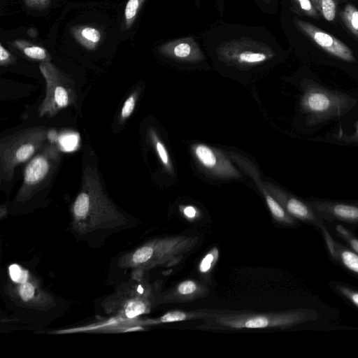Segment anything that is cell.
Segmentation results:
<instances>
[{
	"instance_id": "6da1fadb",
	"label": "cell",
	"mask_w": 358,
	"mask_h": 358,
	"mask_svg": "<svg viewBox=\"0 0 358 358\" xmlns=\"http://www.w3.org/2000/svg\"><path fill=\"white\" fill-rule=\"evenodd\" d=\"M72 213L75 228L84 234L117 228L124 221L105 193L97 170L91 166L83 171L81 189L73 203Z\"/></svg>"
},
{
	"instance_id": "7a4b0ae2",
	"label": "cell",
	"mask_w": 358,
	"mask_h": 358,
	"mask_svg": "<svg viewBox=\"0 0 358 358\" xmlns=\"http://www.w3.org/2000/svg\"><path fill=\"white\" fill-rule=\"evenodd\" d=\"M357 103V99L349 94L330 90L311 79H306L303 83L300 105L308 126L341 117Z\"/></svg>"
},
{
	"instance_id": "3957f363",
	"label": "cell",
	"mask_w": 358,
	"mask_h": 358,
	"mask_svg": "<svg viewBox=\"0 0 358 358\" xmlns=\"http://www.w3.org/2000/svg\"><path fill=\"white\" fill-rule=\"evenodd\" d=\"M48 132L44 127H29L1 140V182L12 180L15 169L34 156L46 144Z\"/></svg>"
},
{
	"instance_id": "277c9868",
	"label": "cell",
	"mask_w": 358,
	"mask_h": 358,
	"mask_svg": "<svg viewBox=\"0 0 358 358\" xmlns=\"http://www.w3.org/2000/svg\"><path fill=\"white\" fill-rule=\"evenodd\" d=\"M61 150L57 141H49L29 161L16 196L17 201L31 199L50 181L61 161Z\"/></svg>"
},
{
	"instance_id": "5b68a950",
	"label": "cell",
	"mask_w": 358,
	"mask_h": 358,
	"mask_svg": "<svg viewBox=\"0 0 358 358\" xmlns=\"http://www.w3.org/2000/svg\"><path fill=\"white\" fill-rule=\"evenodd\" d=\"M39 69L45 81V96L38 114L52 117L75 102L74 82L50 62H41Z\"/></svg>"
},
{
	"instance_id": "8992f818",
	"label": "cell",
	"mask_w": 358,
	"mask_h": 358,
	"mask_svg": "<svg viewBox=\"0 0 358 358\" xmlns=\"http://www.w3.org/2000/svg\"><path fill=\"white\" fill-rule=\"evenodd\" d=\"M216 52L222 60L238 65L260 64L275 55L267 44L248 38L224 41L217 47Z\"/></svg>"
},
{
	"instance_id": "52a82bcc",
	"label": "cell",
	"mask_w": 358,
	"mask_h": 358,
	"mask_svg": "<svg viewBox=\"0 0 358 358\" xmlns=\"http://www.w3.org/2000/svg\"><path fill=\"white\" fill-rule=\"evenodd\" d=\"M294 25L324 51L346 62H355L352 50L343 42L314 24L294 17Z\"/></svg>"
},
{
	"instance_id": "ba28073f",
	"label": "cell",
	"mask_w": 358,
	"mask_h": 358,
	"mask_svg": "<svg viewBox=\"0 0 358 358\" xmlns=\"http://www.w3.org/2000/svg\"><path fill=\"white\" fill-rule=\"evenodd\" d=\"M158 51L169 57L180 61H199L203 55L192 37L175 39L161 45Z\"/></svg>"
},
{
	"instance_id": "9c48e42d",
	"label": "cell",
	"mask_w": 358,
	"mask_h": 358,
	"mask_svg": "<svg viewBox=\"0 0 358 358\" xmlns=\"http://www.w3.org/2000/svg\"><path fill=\"white\" fill-rule=\"evenodd\" d=\"M310 205L317 210L338 218L358 220V206L353 204L314 201Z\"/></svg>"
},
{
	"instance_id": "30bf717a",
	"label": "cell",
	"mask_w": 358,
	"mask_h": 358,
	"mask_svg": "<svg viewBox=\"0 0 358 358\" xmlns=\"http://www.w3.org/2000/svg\"><path fill=\"white\" fill-rule=\"evenodd\" d=\"M71 31L76 41L88 50H95L101 43L102 35L96 27L80 25L72 27Z\"/></svg>"
},
{
	"instance_id": "8fae6325",
	"label": "cell",
	"mask_w": 358,
	"mask_h": 358,
	"mask_svg": "<svg viewBox=\"0 0 358 358\" xmlns=\"http://www.w3.org/2000/svg\"><path fill=\"white\" fill-rule=\"evenodd\" d=\"M13 47L27 58L36 62H50L51 55L44 48L23 39L15 40Z\"/></svg>"
},
{
	"instance_id": "7c38bea8",
	"label": "cell",
	"mask_w": 358,
	"mask_h": 358,
	"mask_svg": "<svg viewBox=\"0 0 358 358\" xmlns=\"http://www.w3.org/2000/svg\"><path fill=\"white\" fill-rule=\"evenodd\" d=\"M301 317L297 315H290L278 319V320H272L266 317L257 316L247 320L244 323H241V324H238L236 327H243L252 329L264 328L271 325L291 324L297 321Z\"/></svg>"
},
{
	"instance_id": "4fadbf2b",
	"label": "cell",
	"mask_w": 358,
	"mask_h": 358,
	"mask_svg": "<svg viewBox=\"0 0 358 358\" xmlns=\"http://www.w3.org/2000/svg\"><path fill=\"white\" fill-rule=\"evenodd\" d=\"M282 198L287 210L291 214L302 219H315L312 210L301 201L285 194H282Z\"/></svg>"
},
{
	"instance_id": "5bb4252c",
	"label": "cell",
	"mask_w": 358,
	"mask_h": 358,
	"mask_svg": "<svg viewBox=\"0 0 358 358\" xmlns=\"http://www.w3.org/2000/svg\"><path fill=\"white\" fill-rule=\"evenodd\" d=\"M340 15L345 26L358 39V9L354 5L347 3Z\"/></svg>"
},
{
	"instance_id": "9a60e30c",
	"label": "cell",
	"mask_w": 358,
	"mask_h": 358,
	"mask_svg": "<svg viewBox=\"0 0 358 358\" xmlns=\"http://www.w3.org/2000/svg\"><path fill=\"white\" fill-rule=\"evenodd\" d=\"M144 1L145 0L127 1L121 25L122 31L128 30L133 25Z\"/></svg>"
},
{
	"instance_id": "2e32d148",
	"label": "cell",
	"mask_w": 358,
	"mask_h": 358,
	"mask_svg": "<svg viewBox=\"0 0 358 358\" xmlns=\"http://www.w3.org/2000/svg\"><path fill=\"white\" fill-rule=\"evenodd\" d=\"M315 9L328 22H333L336 16L337 3L336 0H310Z\"/></svg>"
},
{
	"instance_id": "e0dca14e",
	"label": "cell",
	"mask_w": 358,
	"mask_h": 358,
	"mask_svg": "<svg viewBox=\"0 0 358 358\" xmlns=\"http://www.w3.org/2000/svg\"><path fill=\"white\" fill-rule=\"evenodd\" d=\"M194 152L199 162L206 168L212 169L216 166L217 157L210 148L199 145L196 147Z\"/></svg>"
},
{
	"instance_id": "ac0fdd59",
	"label": "cell",
	"mask_w": 358,
	"mask_h": 358,
	"mask_svg": "<svg viewBox=\"0 0 358 358\" xmlns=\"http://www.w3.org/2000/svg\"><path fill=\"white\" fill-rule=\"evenodd\" d=\"M292 2L298 13L314 19L320 18V15L310 0H292Z\"/></svg>"
},
{
	"instance_id": "d6986e66",
	"label": "cell",
	"mask_w": 358,
	"mask_h": 358,
	"mask_svg": "<svg viewBox=\"0 0 358 358\" xmlns=\"http://www.w3.org/2000/svg\"><path fill=\"white\" fill-rule=\"evenodd\" d=\"M19 284L18 293L22 300L24 302H32L36 294L34 285L28 280Z\"/></svg>"
},
{
	"instance_id": "ffe728a7",
	"label": "cell",
	"mask_w": 358,
	"mask_h": 358,
	"mask_svg": "<svg viewBox=\"0 0 358 358\" xmlns=\"http://www.w3.org/2000/svg\"><path fill=\"white\" fill-rule=\"evenodd\" d=\"M11 280L17 283L25 282L29 278L28 271L23 270L17 264H12L9 268Z\"/></svg>"
},
{
	"instance_id": "44dd1931",
	"label": "cell",
	"mask_w": 358,
	"mask_h": 358,
	"mask_svg": "<svg viewBox=\"0 0 358 358\" xmlns=\"http://www.w3.org/2000/svg\"><path fill=\"white\" fill-rule=\"evenodd\" d=\"M343 264L351 271L358 273V255L352 252L345 250L341 254Z\"/></svg>"
},
{
	"instance_id": "7402d4cb",
	"label": "cell",
	"mask_w": 358,
	"mask_h": 358,
	"mask_svg": "<svg viewBox=\"0 0 358 358\" xmlns=\"http://www.w3.org/2000/svg\"><path fill=\"white\" fill-rule=\"evenodd\" d=\"M266 199L272 214L278 219H286L287 216L282 206L271 196L266 195Z\"/></svg>"
},
{
	"instance_id": "603a6c76",
	"label": "cell",
	"mask_w": 358,
	"mask_h": 358,
	"mask_svg": "<svg viewBox=\"0 0 358 358\" xmlns=\"http://www.w3.org/2000/svg\"><path fill=\"white\" fill-rule=\"evenodd\" d=\"M136 93H133L126 99L121 110L120 115L122 120H126L131 115L136 105Z\"/></svg>"
},
{
	"instance_id": "cb8c5ba5",
	"label": "cell",
	"mask_w": 358,
	"mask_h": 358,
	"mask_svg": "<svg viewBox=\"0 0 358 358\" xmlns=\"http://www.w3.org/2000/svg\"><path fill=\"white\" fill-rule=\"evenodd\" d=\"M153 141L155 142V148L158 153V155L162 161V162L166 166L169 165V158L166 150V148L163 145V143L159 141L155 134H152Z\"/></svg>"
},
{
	"instance_id": "d4e9b609",
	"label": "cell",
	"mask_w": 358,
	"mask_h": 358,
	"mask_svg": "<svg viewBox=\"0 0 358 358\" xmlns=\"http://www.w3.org/2000/svg\"><path fill=\"white\" fill-rule=\"evenodd\" d=\"M187 315L181 311L170 312L164 315L160 318L162 322H172L185 320L187 318Z\"/></svg>"
},
{
	"instance_id": "484cf974",
	"label": "cell",
	"mask_w": 358,
	"mask_h": 358,
	"mask_svg": "<svg viewBox=\"0 0 358 358\" xmlns=\"http://www.w3.org/2000/svg\"><path fill=\"white\" fill-rule=\"evenodd\" d=\"M15 57L3 45L0 44V65L1 66H8L14 63Z\"/></svg>"
},
{
	"instance_id": "4316f807",
	"label": "cell",
	"mask_w": 358,
	"mask_h": 358,
	"mask_svg": "<svg viewBox=\"0 0 358 358\" xmlns=\"http://www.w3.org/2000/svg\"><path fill=\"white\" fill-rule=\"evenodd\" d=\"M335 138L342 143L348 144H358V122H357L355 129L352 134L336 136Z\"/></svg>"
},
{
	"instance_id": "83f0119b",
	"label": "cell",
	"mask_w": 358,
	"mask_h": 358,
	"mask_svg": "<svg viewBox=\"0 0 358 358\" xmlns=\"http://www.w3.org/2000/svg\"><path fill=\"white\" fill-rule=\"evenodd\" d=\"M25 5L31 8L43 10L49 6L52 0H23Z\"/></svg>"
},
{
	"instance_id": "f1b7e54d",
	"label": "cell",
	"mask_w": 358,
	"mask_h": 358,
	"mask_svg": "<svg viewBox=\"0 0 358 358\" xmlns=\"http://www.w3.org/2000/svg\"><path fill=\"white\" fill-rule=\"evenodd\" d=\"M196 289V284L192 280H187L182 282L178 288L181 294H189L193 293Z\"/></svg>"
},
{
	"instance_id": "f546056e",
	"label": "cell",
	"mask_w": 358,
	"mask_h": 358,
	"mask_svg": "<svg viewBox=\"0 0 358 358\" xmlns=\"http://www.w3.org/2000/svg\"><path fill=\"white\" fill-rule=\"evenodd\" d=\"M77 141V137L73 136L72 135H66L64 136H61L59 138V142L61 145H62L64 148L67 149H71L73 146V143Z\"/></svg>"
},
{
	"instance_id": "4dcf8cb0",
	"label": "cell",
	"mask_w": 358,
	"mask_h": 358,
	"mask_svg": "<svg viewBox=\"0 0 358 358\" xmlns=\"http://www.w3.org/2000/svg\"><path fill=\"white\" fill-rule=\"evenodd\" d=\"M213 261V255L212 254H208L201 261L199 266V270L204 273L208 271L210 268L211 264Z\"/></svg>"
},
{
	"instance_id": "1f68e13d",
	"label": "cell",
	"mask_w": 358,
	"mask_h": 358,
	"mask_svg": "<svg viewBox=\"0 0 358 358\" xmlns=\"http://www.w3.org/2000/svg\"><path fill=\"white\" fill-rule=\"evenodd\" d=\"M184 214L189 218H193L196 215V210L192 206H187L185 208Z\"/></svg>"
},
{
	"instance_id": "d6a6232c",
	"label": "cell",
	"mask_w": 358,
	"mask_h": 358,
	"mask_svg": "<svg viewBox=\"0 0 358 358\" xmlns=\"http://www.w3.org/2000/svg\"><path fill=\"white\" fill-rule=\"evenodd\" d=\"M348 297L351 299V301L358 306V293L356 292H348Z\"/></svg>"
},
{
	"instance_id": "836d02e7",
	"label": "cell",
	"mask_w": 358,
	"mask_h": 358,
	"mask_svg": "<svg viewBox=\"0 0 358 358\" xmlns=\"http://www.w3.org/2000/svg\"><path fill=\"white\" fill-rule=\"evenodd\" d=\"M350 244L352 248L358 253V240L352 239L350 241Z\"/></svg>"
},
{
	"instance_id": "e575fe53",
	"label": "cell",
	"mask_w": 358,
	"mask_h": 358,
	"mask_svg": "<svg viewBox=\"0 0 358 358\" xmlns=\"http://www.w3.org/2000/svg\"><path fill=\"white\" fill-rule=\"evenodd\" d=\"M263 1L266 2V3H269L271 1V0H263Z\"/></svg>"
}]
</instances>
